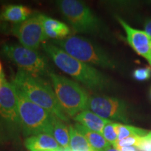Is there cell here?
Listing matches in <instances>:
<instances>
[{
    "instance_id": "obj_5",
    "label": "cell",
    "mask_w": 151,
    "mask_h": 151,
    "mask_svg": "<svg viewBox=\"0 0 151 151\" xmlns=\"http://www.w3.org/2000/svg\"><path fill=\"white\" fill-rule=\"evenodd\" d=\"M18 111L22 132L26 137L39 134H52L54 115L29 101L24 94L17 89Z\"/></svg>"
},
{
    "instance_id": "obj_18",
    "label": "cell",
    "mask_w": 151,
    "mask_h": 151,
    "mask_svg": "<svg viewBox=\"0 0 151 151\" xmlns=\"http://www.w3.org/2000/svg\"><path fill=\"white\" fill-rule=\"evenodd\" d=\"M69 146L71 151H93L84 136L74 126L69 127Z\"/></svg>"
},
{
    "instance_id": "obj_23",
    "label": "cell",
    "mask_w": 151,
    "mask_h": 151,
    "mask_svg": "<svg viewBox=\"0 0 151 151\" xmlns=\"http://www.w3.org/2000/svg\"><path fill=\"white\" fill-rule=\"evenodd\" d=\"M135 146L140 151H151V142L146 137H139Z\"/></svg>"
},
{
    "instance_id": "obj_31",
    "label": "cell",
    "mask_w": 151,
    "mask_h": 151,
    "mask_svg": "<svg viewBox=\"0 0 151 151\" xmlns=\"http://www.w3.org/2000/svg\"><path fill=\"white\" fill-rule=\"evenodd\" d=\"M61 151H71V150H65V149H62Z\"/></svg>"
},
{
    "instance_id": "obj_16",
    "label": "cell",
    "mask_w": 151,
    "mask_h": 151,
    "mask_svg": "<svg viewBox=\"0 0 151 151\" xmlns=\"http://www.w3.org/2000/svg\"><path fill=\"white\" fill-rule=\"evenodd\" d=\"M73 126L84 136L93 151H102L111 147L110 143L106 140L101 134L91 131L79 123L75 124Z\"/></svg>"
},
{
    "instance_id": "obj_20",
    "label": "cell",
    "mask_w": 151,
    "mask_h": 151,
    "mask_svg": "<svg viewBox=\"0 0 151 151\" xmlns=\"http://www.w3.org/2000/svg\"><path fill=\"white\" fill-rule=\"evenodd\" d=\"M116 122L110 120L104 127L101 134L111 145H114L118 141V134L115 128Z\"/></svg>"
},
{
    "instance_id": "obj_25",
    "label": "cell",
    "mask_w": 151,
    "mask_h": 151,
    "mask_svg": "<svg viewBox=\"0 0 151 151\" xmlns=\"http://www.w3.org/2000/svg\"><path fill=\"white\" fill-rule=\"evenodd\" d=\"M145 32H146L151 40V19L148 20L145 23Z\"/></svg>"
},
{
    "instance_id": "obj_4",
    "label": "cell",
    "mask_w": 151,
    "mask_h": 151,
    "mask_svg": "<svg viewBox=\"0 0 151 151\" xmlns=\"http://www.w3.org/2000/svg\"><path fill=\"white\" fill-rule=\"evenodd\" d=\"M48 76L57 99L67 116L75 117L88 109L90 96L76 82L53 72H49Z\"/></svg>"
},
{
    "instance_id": "obj_21",
    "label": "cell",
    "mask_w": 151,
    "mask_h": 151,
    "mask_svg": "<svg viewBox=\"0 0 151 151\" xmlns=\"http://www.w3.org/2000/svg\"><path fill=\"white\" fill-rule=\"evenodd\" d=\"M150 75L151 70L150 68L149 67L137 69L133 73L134 78L136 80L139 81L148 80V79H149V78L150 77Z\"/></svg>"
},
{
    "instance_id": "obj_15",
    "label": "cell",
    "mask_w": 151,
    "mask_h": 151,
    "mask_svg": "<svg viewBox=\"0 0 151 151\" xmlns=\"http://www.w3.org/2000/svg\"><path fill=\"white\" fill-rule=\"evenodd\" d=\"M73 119L77 122V123L82 124L91 131L99 134L102 133L104 126L110 121L107 119L101 118L88 109L79 113Z\"/></svg>"
},
{
    "instance_id": "obj_19",
    "label": "cell",
    "mask_w": 151,
    "mask_h": 151,
    "mask_svg": "<svg viewBox=\"0 0 151 151\" xmlns=\"http://www.w3.org/2000/svg\"><path fill=\"white\" fill-rule=\"evenodd\" d=\"M115 128H116V131L117 132V134H118V141L131 137H146L150 132L148 130L143 129L131 125L117 123V122L115 123Z\"/></svg>"
},
{
    "instance_id": "obj_10",
    "label": "cell",
    "mask_w": 151,
    "mask_h": 151,
    "mask_svg": "<svg viewBox=\"0 0 151 151\" xmlns=\"http://www.w3.org/2000/svg\"><path fill=\"white\" fill-rule=\"evenodd\" d=\"M11 33L18 39L22 46L32 50H37L41 43L47 39L42 24L37 14L21 23L14 24L11 28Z\"/></svg>"
},
{
    "instance_id": "obj_11",
    "label": "cell",
    "mask_w": 151,
    "mask_h": 151,
    "mask_svg": "<svg viewBox=\"0 0 151 151\" xmlns=\"http://www.w3.org/2000/svg\"><path fill=\"white\" fill-rule=\"evenodd\" d=\"M127 35L128 43L138 54L146 58L148 61L151 60V52L150 50V39L145 32L134 29L130 27L127 22L120 18H117Z\"/></svg>"
},
{
    "instance_id": "obj_24",
    "label": "cell",
    "mask_w": 151,
    "mask_h": 151,
    "mask_svg": "<svg viewBox=\"0 0 151 151\" xmlns=\"http://www.w3.org/2000/svg\"><path fill=\"white\" fill-rule=\"evenodd\" d=\"M0 12H1V9H0ZM11 27H9L7 22L2 21V20L0 19V33L9 34V32H11Z\"/></svg>"
},
{
    "instance_id": "obj_29",
    "label": "cell",
    "mask_w": 151,
    "mask_h": 151,
    "mask_svg": "<svg viewBox=\"0 0 151 151\" xmlns=\"http://www.w3.org/2000/svg\"><path fill=\"white\" fill-rule=\"evenodd\" d=\"M146 137L151 142V132H149L148 134H147V135L146 136Z\"/></svg>"
},
{
    "instance_id": "obj_26",
    "label": "cell",
    "mask_w": 151,
    "mask_h": 151,
    "mask_svg": "<svg viewBox=\"0 0 151 151\" xmlns=\"http://www.w3.org/2000/svg\"><path fill=\"white\" fill-rule=\"evenodd\" d=\"M119 151H140L136 146H129V147H122V148H117Z\"/></svg>"
},
{
    "instance_id": "obj_3",
    "label": "cell",
    "mask_w": 151,
    "mask_h": 151,
    "mask_svg": "<svg viewBox=\"0 0 151 151\" xmlns=\"http://www.w3.org/2000/svg\"><path fill=\"white\" fill-rule=\"evenodd\" d=\"M52 42L69 55L89 65L110 69L117 67L116 62L102 48L86 37L71 36Z\"/></svg>"
},
{
    "instance_id": "obj_17",
    "label": "cell",
    "mask_w": 151,
    "mask_h": 151,
    "mask_svg": "<svg viewBox=\"0 0 151 151\" xmlns=\"http://www.w3.org/2000/svg\"><path fill=\"white\" fill-rule=\"evenodd\" d=\"M52 137L65 150H71L69 146V131L65 122L54 116Z\"/></svg>"
},
{
    "instance_id": "obj_34",
    "label": "cell",
    "mask_w": 151,
    "mask_h": 151,
    "mask_svg": "<svg viewBox=\"0 0 151 151\" xmlns=\"http://www.w3.org/2000/svg\"><path fill=\"white\" fill-rule=\"evenodd\" d=\"M151 61V60H150V61H149V62H150Z\"/></svg>"
},
{
    "instance_id": "obj_12",
    "label": "cell",
    "mask_w": 151,
    "mask_h": 151,
    "mask_svg": "<svg viewBox=\"0 0 151 151\" xmlns=\"http://www.w3.org/2000/svg\"><path fill=\"white\" fill-rule=\"evenodd\" d=\"M42 24L45 35L48 39L62 40L70 35L71 29L67 24L43 14H36Z\"/></svg>"
},
{
    "instance_id": "obj_30",
    "label": "cell",
    "mask_w": 151,
    "mask_h": 151,
    "mask_svg": "<svg viewBox=\"0 0 151 151\" xmlns=\"http://www.w3.org/2000/svg\"><path fill=\"white\" fill-rule=\"evenodd\" d=\"M1 73H2V71H1V62H0V76H1Z\"/></svg>"
},
{
    "instance_id": "obj_1",
    "label": "cell",
    "mask_w": 151,
    "mask_h": 151,
    "mask_svg": "<svg viewBox=\"0 0 151 151\" xmlns=\"http://www.w3.org/2000/svg\"><path fill=\"white\" fill-rule=\"evenodd\" d=\"M43 48L60 70L92 90L101 91L111 88V82L91 65L81 62L52 43H43Z\"/></svg>"
},
{
    "instance_id": "obj_27",
    "label": "cell",
    "mask_w": 151,
    "mask_h": 151,
    "mask_svg": "<svg viewBox=\"0 0 151 151\" xmlns=\"http://www.w3.org/2000/svg\"><path fill=\"white\" fill-rule=\"evenodd\" d=\"M6 141V138L5 137L4 133L3 132V130L1 127H0V144H3Z\"/></svg>"
},
{
    "instance_id": "obj_35",
    "label": "cell",
    "mask_w": 151,
    "mask_h": 151,
    "mask_svg": "<svg viewBox=\"0 0 151 151\" xmlns=\"http://www.w3.org/2000/svg\"><path fill=\"white\" fill-rule=\"evenodd\" d=\"M61 150H60V151H61Z\"/></svg>"
},
{
    "instance_id": "obj_28",
    "label": "cell",
    "mask_w": 151,
    "mask_h": 151,
    "mask_svg": "<svg viewBox=\"0 0 151 151\" xmlns=\"http://www.w3.org/2000/svg\"><path fill=\"white\" fill-rule=\"evenodd\" d=\"M102 151H119V150H117L116 148H111V147H109V148L105 149V150H104Z\"/></svg>"
},
{
    "instance_id": "obj_22",
    "label": "cell",
    "mask_w": 151,
    "mask_h": 151,
    "mask_svg": "<svg viewBox=\"0 0 151 151\" xmlns=\"http://www.w3.org/2000/svg\"><path fill=\"white\" fill-rule=\"evenodd\" d=\"M139 137H131L126 138V139H122V140L117 141L116 143L113 145L114 148H122V147H129V146H136L139 140Z\"/></svg>"
},
{
    "instance_id": "obj_14",
    "label": "cell",
    "mask_w": 151,
    "mask_h": 151,
    "mask_svg": "<svg viewBox=\"0 0 151 151\" xmlns=\"http://www.w3.org/2000/svg\"><path fill=\"white\" fill-rule=\"evenodd\" d=\"M24 146L29 151H60L63 149L52 136L39 134L26 138Z\"/></svg>"
},
{
    "instance_id": "obj_7",
    "label": "cell",
    "mask_w": 151,
    "mask_h": 151,
    "mask_svg": "<svg viewBox=\"0 0 151 151\" xmlns=\"http://www.w3.org/2000/svg\"><path fill=\"white\" fill-rule=\"evenodd\" d=\"M1 52L16 64L19 69L39 76L46 73L48 74L46 58L37 50L27 48L22 45L6 43L1 47Z\"/></svg>"
},
{
    "instance_id": "obj_8",
    "label": "cell",
    "mask_w": 151,
    "mask_h": 151,
    "mask_svg": "<svg viewBox=\"0 0 151 151\" xmlns=\"http://www.w3.org/2000/svg\"><path fill=\"white\" fill-rule=\"evenodd\" d=\"M0 121L12 133L22 131L16 86L9 83L2 72L0 76Z\"/></svg>"
},
{
    "instance_id": "obj_9",
    "label": "cell",
    "mask_w": 151,
    "mask_h": 151,
    "mask_svg": "<svg viewBox=\"0 0 151 151\" xmlns=\"http://www.w3.org/2000/svg\"><path fill=\"white\" fill-rule=\"evenodd\" d=\"M88 110L109 120L129 122L128 107L123 100L108 96H90Z\"/></svg>"
},
{
    "instance_id": "obj_13",
    "label": "cell",
    "mask_w": 151,
    "mask_h": 151,
    "mask_svg": "<svg viewBox=\"0 0 151 151\" xmlns=\"http://www.w3.org/2000/svg\"><path fill=\"white\" fill-rule=\"evenodd\" d=\"M33 16L32 11L29 7L21 4H9L1 9L0 19L5 22L19 24L25 21Z\"/></svg>"
},
{
    "instance_id": "obj_32",
    "label": "cell",
    "mask_w": 151,
    "mask_h": 151,
    "mask_svg": "<svg viewBox=\"0 0 151 151\" xmlns=\"http://www.w3.org/2000/svg\"><path fill=\"white\" fill-rule=\"evenodd\" d=\"M0 86H1V80H0Z\"/></svg>"
},
{
    "instance_id": "obj_6",
    "label": "cell",
    "mask_w": 151,
    "mask_h": 151,
    "mask_svg": "<svg viewBox=\"0 0 151 151\" xmlns=\"http://www.w3.org/2000/svg\"><path fill=\"white\" fill-rule=\"evenodd\" d=\"M62 16L73 31L82 34H98L103 25L91 9L78 0H60L56 3Z\"/></svg>"
},
{
    "instance_id": "obj_2",
    "label": "cell",
    "mask_w": 151,
    "mask_h": 151,
    "mask_svg": "<svg viewBox=\"0 0 151 151\" xmlns=\"http://www.w3.org/2000/svg\"><path fill=\"white\" fill-rule=\"evenodd\" d=\"M12 83L32 102L46 109L62 121H69L53 90L41 76L18 69Z\"/></svg>"
},
{
    "instance_id": "obj_33",
    "label": "cell",
    "mask_w": 151,
    "mask_h": 151,
    "mask_svg": "<svg viewBox=\"0 0 151 151\" xmlns=\"http://www.w3.org/2000/svg\"><path fill=\"white\" fill-rule=\"evenodd\" d=\"M149 63H150V65H151V61H150V62H149Z\"/></svg>"
}]
</instances>
